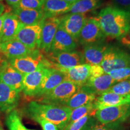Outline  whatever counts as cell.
Wrapping results in <instances>:
<instances>
[{"label":"cell","instance_id":"obj_1","mask_svg":"<svg viewBox=\"0 0 130 130\" xmlns=\"http://www.w3.org/2000/svg\"><path fill=\"white\" fill-rule=\"evenodd\" d=\"M96 18L106 37L118 39L130 30V13L112 6L102 9Z\"/></svg>","mask_w":130,"mask_h":130},{"label":"cell","instance_id":"obj_2","mask_svg":"<svg viewBox=\"0 0 130 130\" xmlns=\"http://www.w3.org/2000/svg\"><path fill=\"white\" fill-rule=\"evenodd\" d=\"M25 111L31 119L35 117L44 119L63 130L68 125L72 109L64 105L31 101L26 107Z\"/></svg>","mask_w":130,"mask_h":130},{"label":"cell","instance_id":"obj_3","mask_svg":"<svg viewBox=\"0 0 130 130\" xmlns=\"http://www.w3.org/2000/svg\"><path fill=\"white\" fill-rule=\"evenodd\" d=\"M10 64L24 75L35 72L42 68H51L50 61L38 49L30 56L10 60Z\"/></svg>","mask_w":130,"mask_h":130},{"label":"cell","instance_id":"obj_4","mask_svg":"<svg viewBox=\"0 0 130 130\" xmlns=\"http://www.w3.org/2000/svg\"><path fill=\"white\" fill-rule=\"evenodd\" d=\"M80 88L71 81L65 80L49 93L42 96V103L64 105L65 103Z\"/></svg>","mask_w":130,"mask_h":130},{"label":"cell","instance_id":"obj_5","mask_svg":"<svg viewBox=\"0 0 130 130\" xmlns=\"http://www.w3.org/2000/svg\"><path fill=\"white\" fill-rule=\"evenodd\" d=\"M46 58L51 68L56 69H69L84 63L83 53L77 51L47 53Z\"/></svg>","mask_w":130,"mask_h":130},{"label":"cell","instance_id":"obj_6","mask_svg":"<svg viewBox=\"0 0 130 130\" xmlns=\"http://www.w3.org/2000/svg\"><path fill=\"white\" fill-rule=\"evenodd\" d=\"M94 117L102 124L122 123L130 117V103L96 110Z\"/></svg>","mask_w":130,"mask_h":130},{"label":"cell","instance_id":"obj_7","mask_svg":"<svg viewBox=\"0 0 130 130\" xmlns=\"http://www.w3.org/2000/svg\"><path fill=\"white\" fill-rule=\"evenodd\" d=\"M101 66L106 74L114 69L130 67V54L110 45Z\"/></svg>","mask_w":130,"mask_h":130},{"label":"cell","instance_id":"obj_8","mask_svg":"<svg viewBox=\"0 0 130 130\" xmlns=\"http://www.w3.org/2000/svg\"><path fill=\"white\" fill-rule=\"evenodd\" d=\"M105 38L106 37L101 29L96 18H90L87 19L81 29L77 42L84 46L97 42H104Z\"/></svg>","mask_w":130,"mask_h":130},{"label":"cell","instance_id":"obj_9","mask_svg":"<svg viewBox=\"0 0 130 130\" xmlns=\"http://www.w3.org/2000/svg\"><path fill=\"white\" fill-rule=\"evenodd\" d=\"M43 19L35 25L22 26L18 32L15 39L30 50L39 49Z\"/></svg>","mask_w":130,"mask_h":130},{"label":"cell","instance_id":"obj_10","mask_svg":"<svg viewBox=\"0 0 130 130\" xmlns=\"http://www.w3.org/2000/svg\"><path fill=\"white\" fill-rule=\"evenodd\" d=\"M60 22L59 17L45 18L42 24L39 49L46 53L50 51L53 40Z\"/></svg>","mask_w":130,"mask_h":130},{"label":"cell","instance_id":"obj_11","mask_svg":"<svg viewBox=\"0 0 130 130\" xmlns=\"http://www.w3.org/2000/svg\"><path fill=\"white\" fill-rule=\"evenodd\" d=\"M87 19L85 14L69 13L60 18V26L77 42L79 32Z\"/></svg>","mask_w":130,"mask_h":130},{"label":"cell","instance_id":"obj_12","mask_svg":"<svg viewBox=\"0 0 130 130\" xmlns=\"http://www.w3.org/2000/svg\"><path fill=\"white\" fill-rule=\"evenodd\" d=\"M1 66L0 81L18 92L22 91L24 75L6 61H3Z\"/></svg>","mask_w":130,"mask_h":130},{"label":"cell","instance_id":"obj_13","mask_svg":"<svg viewBox=\"0 0 130 130\" xmlns=\"http://www.w3.org/2000/svg\"><path fill=\"white\" fill-rule=\"evenodd\" d=\"M48 69L42 68L35 72L24 75L22 92L26 96H37Z\"/></svg>","mask_w":130,"mask_h":130},{"label":"cell","instance_id":"obj_14","mask_svg":"<svg viewBox=\"0 0 130 130\" xmlns=\"http://www.w3.org/2000/svg\"><path fill=\"white\" fill-rule=\"evenodd\" d=\"M37 50V49L30 50L23 43L16 39L0 43V51L9 60L14 58L30 56L32 54Z\"/></svg>","mask_w":130,"mask_h":130},{"label":"cell","instance_id":"obj_15","mask_svg":"<svg viewBox=\"0 0 130 130\" xmlns=\"http://www.w3.org/2000/svg\"><path fill=\"white\" fill-rule=\"evenodd\" d=\"M109 46L104 42L84 46L83 53L84 63L89 65H101Z\"/></svg>","mask_w":130,"mask_h":130},{"label":"cell","instance_id":"obj_16","mask_svg":"<svg viewBox=\"0 0 130 130\" xmlns=\"http://www.w3.org/2000/svg\"><path fill=\"white\" fill-rule=\"evenodd\" d=\"M77 47V41L59 25L54 37L50 52L58 53L72 51H75Z\"/></svg>","mask_w":130,"mask_h":130},{"label":"cell","instance_id":"obj_17","mask_svg":"<svg viewBox=\"0 0 130 130\" xmlns=\"http://www.w3.org/2000/svg\"><path fill=\"white\" fill-rule=\"evenodd\" d=\"M19 92L0 81V112L10 113L18 105Z\"/></svg>","mask_w":130,"mask_h":130},{"label":"cell","instance_id":"obj_18","mask_svg":"<svg viewBox=\"0 0 130 130\" xmlns=\"http://www.w3.org/2000/svg\"><path fill=\"white\" fill-rule=\"evenodd\" d=\"M66 77V80L69 81L79 87L84 86L90 77V65L86 63L79 64L69 69H59Z\"/></svg>","mask_w":130,"mask_h":130},{"label":"cell","instance_id":"obj_19","mask_svg":"<svg viewBox=\"0 0 130 130\" xmlns=\"http://www.w3.org/2000/svg\"><path fill=\"white\" fill-rule=\"evenodd\" d=\"M127 103H130V95H120L107 91L98 96L93 105L95 109L98 110Z\"/></svg>","mask_w":130,"mask_h":130},{"label":"cell","instance_id":"obj_20","mask_svg":"<svg viewBox=\"0 0 130 130\" xmlns=\"http://www.w3.org/2000/svg\"><path fill=\"white\" fill-rule=\"evenodd\" d=\"M98 95L85 85L81 87L71 98L65 103L66 106L71 109L83 106L95 101Z\"/></svg>","mask_w":130,"mask_h":130},{"label":"cell","instance_id":"obj_21","mask_svg":"<svg viewBox=\"0 0 130 130\" xmlns=\"http://www.w3.org/2000/svg\"><path fill=\"white\" fill-rule=\"evenodd\" d=\"M24 26L12 12H7L3 21L0 43L15 39L18 32Z\"/></svg>","mask_w":130,"mask_h":130},{"label":"cell","instance_id":"obj_22","mask_svg":"<svg viewBox=\"0 0 130 130\" xmlns=\"http://www.w3.org/2000/svg\"><path fill=\"white\" fill-rule=\"evenodd\" d=\"M66 80L64 74L58 69L49 68L43 79L37 96H42Z\"/></svg>","mask_w":130,"mask_h":130},{"label":"cell","instance_id":"obj_23","mask_svg":"<svg viewBox=\"0 0 130 130\" xmlns=\"http://www.w3.org/2000/svg\"><path fill=\"white\" fill-rule=\"evenodd\" d=\"M12 13L24 26L38 24L45 18L42 9H14Z\"/></svg>","mask_w":130,"mask_h":130},{"label":"cell","instance_id":"obj_24","mask_svg":"<svg viewBox=\"0 0 130 130\" xmlns=\"http://www.w3.org/2000/svg\"><path fill=\"white\" fill-rule=\"evenodd\" d=\"M72 4L62 0H45L42 10L45 18L58 17L68 13Z\"/></svg>","mask_w":130,"mask_h":130},{"label":"cell","instance_id":"obj_25","mask_svg":"<svg viewBox=\"0 0 130 130\" xmlns=\"http://www.w3.org/2000/svg\"><path fill=\"white\" fill-rule=\"evenodd\" d=\"M116 83V81L112 78L109 74L105 73L100 77H90L88 81L84 85L99 96L107 92Z\"/></svg>","mask_w":130,"mask_h":130},{"label":"cell","instance_id":"obj_26","mask_svg":"<svg viewBox=\"0 0 130 130\" xmlns=\"http://www.w3.org/2000/svg\"><path fill=\"white\" fill-rule=\"evenodd\" d=\"M102 3V0H78L71 5L68 13L86 14L100 7Z\"/></svg>","mask_w":130,"mask_h":130},{"label":"cell","instance_id":"obj_27","mask_svg":"<svg viewBox=\"0 0 130 130\" xmlns=\"http://www.w3.org/2000/svg\"><path fill=\"white\" fill-rule=\"evenodd\" d=\"M95 113L89 114L79 120L69 123L63 130H89L96 123L93 118Z\"/></svg>","mask_w":130,"mask_h":130},{"label":"cell","instance_id":"obj_28","mask_svg":"<svg viewBox=\"0 0 130 130\" xmlns=\"http://www.w3.org/2000/svg\"><path fill=\"white\" fill-rule=\"evenodd\" d=\"M6 124L9 130H33L24 125L20 116L16 110L9 113L6 119Z\"/></svg>","mask_w":130,"mask_h":130},{"label":"cell","instance_id":"obj_29","mask_svg":"<svg viewBox=\"0 0 130 130\" xmlns=\"http://www.w3.org/2000/svg\"><path fill=\"white\" fill-rule=\"evenodd\" d=\"M95 111L96 110L95 109L93 102L83 105V106L77 107L74 109H72V112H71L68 125L73 122L79 120V119L83 118L87 115L92 113H95Z\"/></svg>","mask_w":130,"mask_h":130},{"label":"cell","instance_id":"obj_30","mask_svg":"<svg viewBox=\"0 0 130 130\" xmlns=\"http://www.w3.org/2000/svg\"><path fill=\"white\" fill-rule=\"evenodd\" d=\"M108 91L120 95H130V79L116 83Z\"/></svg>","mask_w":130,"mask_h":130},{"label":"cell","instance_id":"obj_31","mask_svg":"<svg viewBox=\"0 0 130 130\" xmlns=\"http://www.w3.org/2000/svg\"><path fill=\"white\" fill-rule=\"evenodd\" d=\"M44 1L45 0H21L12 9H42Z\"/></svg>","mask_w":130,"mask_h":130},{"label":"cell","instance_id":"obj_32","mask_svg":"<svg viewBox=\"0 0 130 130\" xmlns=\"http://www.w3.org/2000/svg\"><path fill=\"white\" fill-rule=\"evenodd\" d=\"M116 82L130 79V67L114 69L108 73Z\"/></svg>","mask_w":130,"mask_h":130},{"label":"cell","instance_id":"obj_33","mask_svg":"<svg viewBox=\"0 0 130 130\" xmlns=\"http://www.w3.org/2000/svg\"><path fill=\"white\" fill-rule=\"evenodd\" d=\"M89 130H125L120 123H110L102 124L96 123Z\"/></svg>","mask_w":130,"mask_h":130},{"label":"cell","instance_id":"obj_34","mask_svg":"<svg viewBox=\"0 0 130 130\" xmlns=\"http://www.w3.org/2000/svg\"><path fill=\"white\" fill-rule=\"evenodd\" d=\"M32 119L39 123L43 130H61L54 123L46 121L44 119L39 118V117H35V118H32Z\"/></svg>","mask_w":130,"mask_h":130},{"label":"cell","instance_id":"obj_35","mask_svg":"<svg viewBox=\"0 0 130 130\" xmlns=\"http://www.w3.org/2000/svg\"><path fill=\"white\" fill-rule=\"evenodd\" d=\"M112 6L130 13V0H111Z\"/></svg>","mask_w":130,"mask_h":130},{"label":"cell","instance_id":"obj_36","mask_svg":"<svg viewBox=\"0 0 130 130\" xmlns=\"http://www.w3.org/2000/svg\"><path fill=\"white\" fill-rule=\"evenodd\" d=\"M91 77H98L104 74L105 72L101 65H90Z\"/></svg>","mask_w":130,"mask_h":130},{"label":"cell","instance_id":"obj_37","mask_svg":"<svg viewBox=\"0 0 130 130\" xmlns=\"http://www.w3.org/2000/svg\"><path fill=\"white\" fill-rule=\"evenodd\" d=\"M117 39L119 43L130 50V30Z\"/></svg>","mask_w":130,"mask_h":130},{"label":"cell","instance_id":"obj_38","mask_svg":"<svg viewBox=\"0 0 130 130\" xmlns=\"http://www.w3.org/2000/svg\"><path fill=\"white\" fill-rule=\"evenodd\" d=\"M21 1V0H6L7 4L9 5V6H11L12 8L14 7L16 5L18 4Z\"/></svg>","mask_w":130,"mask_h":130},{"label":"cell","instance_id":"obj_39","mask_svg":"<svg viewBox=\"0 0 130 130\" xmlns=\"http://www.w3.org/2000/svg\"><path fill=\"white\" fill-rule=\"evenodd\" d=\"M6 14H7V12H5L3 14H1V15L0 16V37H1V32H2L3 21H4V19L5 18V17H6Z\"/></svg>","mask_w":130,"mask_h":130},{"label":"cell","instance_id":"obj_40","mask_svg":"<svg viewBox=\"0 0 130 130\" xmlns=\"http://www.w3.org/2000/svg\"><path fill=\"white\" fill-rule=\"evenodd\" d=\"M5 10H6V7H5L3 3H0V16L5 13Z\"/></svg>","mask_w":130,"mask_h":130},{"label":"cell","instance_id":"obj_41","mask_svg":"<svg viewBox=\"0 0 130 130\" xmlns=\"http://www.w3.org/2000/svg\"><path fill=\"white\" fill-rule=\"evenodd\" d=\"M62 1H64L65 2H67V3H69L70 4H74L75 2H77V1H78V0H62Z\"/></svg>","mask_w":130,"mask_h":130},{"label":"cell","instance_id":"obj_42","mask_svg":"<svg viewBox=\"0 0 130 130\" xmlns=\"http://www.w3.org/2000/svg\"><path fill=\"white\" fill-rule=\"evenodd\" d=\"M0 130H4V129H3L2 125H1V122H0Z\"/></svg>","mask_w":130,"mask_h":130},{"label":"cell","instance_id":"obj_43","mask_svg":"<svg viewBox=\"0 0 130 130\" xmlns=\"http://www.w3.org/2000/svg\"><path fill=\"white\" fill-rule=\"evenodd\" d=\"M0 62H1V57H0Z\"/></svg>","mask_w":130,"mask_h":130},{"label":"cell","instance_id":"obj_44","mask_svg":"<svg viewBox=\"0 0 130 130\" xmlns=\"http://www.w3.org/2000/svg\"><path fill=\"white\" fill-rule=\"evenodd\" d=\"M3 1V0H0V1Z\"/></svg>","mask_w":130,"mask_h":130}]
</instances>
